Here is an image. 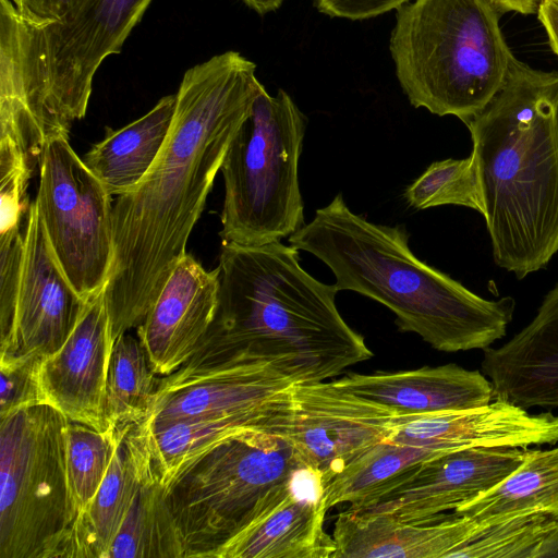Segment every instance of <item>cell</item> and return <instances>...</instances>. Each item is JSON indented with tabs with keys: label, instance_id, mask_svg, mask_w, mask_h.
<instances>
[{
	"label": "cell",
	"instance_id": "obj_36",
	"mask_svg": "<svg viewBox=\"0 0 558 558\" xmlns=\"http://www.w3.org/2000/svg\"><path fill=\"white\" fill-rule=\"evenodd\" d=\"M536 15L545 31L549 48L558 58V0H543Z\"/></svg>",
	"mask_w": 558,
	"mask_h": 558
},
{
	"label": "cell",
	"instance_id": "obj_3",
	"mask_svg": "<svg viewBox=\"0 0 558 558\" xmlns=\"http://www.w3.org/2000/svg\"><path fill=\"white\" fill-rule=\"evenodd\" d=\"M290 245L322 260L339 291L388 307L402 331L442 352L486 350L505 337L515 308L511 296L487 300L418 259L403 226L354 214L341 194L289 236Z\"/></svg>",
	"mask_w": 558,
	"mask_h": 558
},
{
	"label": "cell",
	"instance_id": "obj_17",
	"mask_svg": "<svg viewBox=\"0 0 558 558\" xmlns=\"http://www.w3.org/2000/svg\"><path fill=\"white\" fill-rule=\"evenodd\" d=\"M439 454L475 447H520L558 444V415L530 413L507 401L423 415L396 416L388 438Z\"/></svg>",
	"mask_w": 558,
	"mask_h": 558
},
{
	"label": "cell",
	"instance_id": "obj_4",
	"mask_svg": "<svg viewBox=\"0 0 558 558\" xmlns=\"http://www.w3.org/2000/svg\"><path fill=\"white\" fill-rule=\"evenodd\" d=\"M218 268V312L205 341L277 365L296 383L324 381L373 356L340 315L335 284L304 270L294 246L222 243Z\"/></svg>",
	"mask_w": 558,
	"mask_h": 558
},
{
	"label": "cell",
	"instance_id": "obj_19",
	"mask_svg": "<svg viewBox=\"0 0 558 558\" xmlns=\"http://www.w3.org/2000/svg\"><path fill=\"white\" fill-rule=\"evenodd\" d=\"M327 511L319 480L310 472L278 505L206 558H332L336 545L324 530Z\"/></svg>",
	"mask_w": 558,
	"mask_h": 558
},
{
	"label": "cell",
	"instance_id": "obj_26",
	"mask_svg": "<svg viewBox=\"0 0 558 558\" xmlns=\"http://www.w3.org/2000/svg\"><path fill=\"white\" fill-rule=\"evenodd\" d=\"M186 547L155 465L143 478L107 558H183Z\"/></svg>",
	"mask_w": 558,
	"mask_h": 558
},
{
	"label": "cell",
	"instance_id": "obj_37",
	"mask_svg": "<svg viewBox=\"0 0 558 558\" xmlns=\"http://www.w3.org/2000/svg\"><path fill=\"white\" fill-rule=\"evenodd\" d=\"M499 13L536 14L543 0H490Z\"/></svg>",
	"mask_w": 558,
	"mask_h": 558
},
{
	"label": "cell",
	"instance_id": "obj_14",
	"mask_svg": "<svg viewBox=\"0 0 558 558\" xmlns=\"http://www.w3.org/2000/svg\"><path fill=\"white\" fill-rule=\"evenodd\" d=\"M527 450L475 447L442 453L421 463L373 502L347 509L390 513L409 523H434L502 482L522 463Z\"/></svg>",
	"mask_w": 558,
	"mask_h": 558
},
{
	"label": "cell",
	"instance_id": "obj_10",
	"mask_svg": "<svg viewBox=\"0 0 558 558\" xmlns=\"http://www.w3.org/2000/svg\"><path fill=\"white\" fill-rule=\"evenodd\" d=\"M35 202L62 270L77 293L92 300L105 289L112 263V196L69 137L47 142Z\"/></svg>",
	"mask_w": 558,
	"mask_h": 558
},
{
	"label": "cell",
	"instance_id": "obj_8",
	"mask_svg": "<svg viewBox=\"0 0 558 558\" xmlns=\"http://www.w3.org/2000/svg\"><path fill=\"white\" fill-rule=\"evenodd\" d=\"M307 473L291 445L268 430L248 428L222 441L168 490L186 557L206 558Z\"/></svg>",
	"mask_w": 558,
	"mask_h": 558
},
{
	"label": "cell",
	"instance_id": "obj_30",
	"mask_svg": "<svg viewBox=\"0 0 558 558\" xmlns=\"http://www.w3.org/2000/svg\"><path fill=\"white\" fill-rule=\"evenodd\" d=\"M96 429L73 421L63 428L66 482L71 511L75 521L96 495L123 433ZM73 521V523H74ZM71 529V527H70Z\"/></svg>",
	"mask_w": 558,
	"mask_h": 558
},
{
	"label": "cell",
	"instance_id": "obj_7",
	"mask_svg": "<svg viewBox=\"0 0 558 558\" xmlns=\"http://www.w3.org/2000/svg\"><path fill=\"white\" fill-rule=\"evenodd\" d=\"M307 119L291 96L264 87L232 138L220 171L222 243L260 246L304 223L299 160Z\"/></svg>",
	"mask_w": 558,
	"mask_h": 558
},
{
	"label": "cell",
	"instance_id": "obj_34",
	"mask_svg": "<svg viewBox=\"0 0 558 558\" xmlns=\"http://www.w3.org/2000/svg\"><path fill=\"white\" fill-rule=\"evenodd\" d=\"M411 0H313L318 12L330 17L361 21L385 14Z\"/></svg>",
	"mask_w": 558,
	"mask_h": 558
},
{
	"label": "cell",
	"instance_id": "obj_35",
	"mask_svg": "<svg viewBox=\"0 0 558 558\" xmlns=\"http://www.w3.org/2000/svg\"><path fill=\"white\" fill-rule=\"evenodd\" d=\"M77 0H10L16 12L25 20L45 23L58 20Z\"/></svg>",
	"mask_w": 558,
	"mask_h": 558
},
{
	"label": "cell",
	"instance_id": "obj_28",
	"mask_svg": "<svg viewBox=\"0 0 558 558\" xmlns=\"http://www.w3.org/2000/svg\"><path fill=\"white\" fill-rule=\"evenodd\" d=\"M519 511L558 514V446L529 449L508 477L453 512L485 519Z\"/></svg>",
	"mask_w": 558,
	"mask_h": 558
},
{
	"label": "cell",
	"instance_id": "obj_22",
	"mask_svg": "<svg viewBox=\"0 0 558 558\" xmlns=\"http://www.w3.org/2000/svg\"><path fill=\"white\" fill-rule=\"evenodd\" d=\"M153 466L141 423L125 426L96 495L68 533L63 557L107 558L137 489Z\"/></svg>",
	"mask_w": 558,
	"mask_h": 558
},
{
	"label": "cell",
	"instance_id": "obj_23",
	"mask_svg": "<svg viewBox=\"0 0 558 558\" xmlns=\"http://www.w3.org/2000/svg\"><path fill=\"white\" fill-rule=\"evenodd\" d=\"M177 96L162 97L130 124L110 130L83 156L84 163L111 196L133 190L158 157L171 128Z\"/></svg>",
	"mask_w": 558,
	"mask_h": 558
},
{
	"label": "cell",
	"instance_id": "obj_29",
	"mask_svg": "<svg viewBox=\"0 0 558 558\" xmlns=\"http://www.w3.org/2000/svg\"><path fill=\"white\" fill-rule=\"evenodd\" d=\"M159 378L138 337L129 331L113 343L105 397L107 428L144 421L150 411Z\"/></svg>",
	"mask_w": 558,
	"mask_h": 558
},
{
	"label": "cell",
	"instance_id": "obj_31",
	"mask_svg": "<svg viewBox=\"0 0 558 558\" xmlns=\"http://www.w3.org/2000/svg\"><path fill=\"white\" fill-rule=\"evenodd\" d=\"M404 198L415 209L454 205L484 215L481 182L473 155L433 162L407 187Z\"/></svg>",
	"mask_w": 558,
	"mask_h": 558
},
{
	"label": "cell",
	"instance_id": "obj_21",
	"mask_svg": "<svg viewBox=\"0 0 558 558\" xmlns=\"http://www.w3.org/2000/svg\"><path fill=\"white\" fill-rule=\"evenodd\" d=\"M475 520L453 512L434 523H409L385 512L345 509L335 521L332 558H448Z\"/></svg>",
	"mask_w": 558,
	"mask_h": 558
},
{
	"label": "cell",
	"instance_id": "obj_18",
	"mask_svg": "<svg viewBox=\"0 0 558 558\" xmlns=\"http://www.w3.org/2000/svg\"><path fill=\"white\" fill-rule=\"evenodd\" d=\"M481 367L496 400L526 410L558 407V282L524 328L484 350Z\"/></svg>",
	"mask_w": 558,
	"mask_h": 558
},
{
	"label": "cell",
	"instance_id": "obj_32",
	"mask_svg": "<svg viewBox=\"0 0 558 558\" xmlns=\"http://www.w3.org/2000/svg\"><path fill=\"white\" fill-rule=\"evenodd\" d=\"M24 257V229L0 230V338L12 325Z\"/></svg>",
	"mask_w": 558,
	"mask_h": 558
},
{
	"label": "cell",
	"instance_id": "obj_24",
	"mask_svg": "<svg viewBox=\"0 0 558 558\" xmlns=\"http://www.w3.org/2000/svg\"><path fill=\"white\" fill-rule=\"evenodd\" d=\"M276 397L258 409L236 414L160 424L140 422L160 483L169 490L189 468L222 441L248 428L267 430Z\"/></svg>",
	"mask_w": 558,
	"mask_h": 558
},
{
	"label": "cell",
	"instance_id": "obj_25",
	"mask_svg": "<svg viewBox=\"0 0 558 558\" xmlns=\"http://www.w3.org/2000/svg\"><path fill=\"white\" fill-rule=\"evenodd\" d=\"M440 456L423 447L383 440L341 472L320 485V498L327 510L341 504L348 509L366 506L402 481L428 459Z\"/></svg>",
	"mask_w": 558,
	"mask_h": 558
},
{
	"label": "cell",
	"instance_id": "obj_27",
	"mask_svg": "<svg viewBox=\"0 0 558 558\" xmlns=\"http://www.w3.org/2000/svg\"><path fill=\"white\" fill-rule=\"evenodd\" d=\"M474 520L470 537L448 558H558L556 513L519 511Z\"/></svg>",
	"mask_w": 558,
	"mask_h": 558
},
{
	"label": "cell",
	"instance_id": "obj_1",
	"mask_svg": "<svg viewBox=\"0 0 558 558\" xmlns=\"http://www.w3.org/2000/svg\"><path fill=\"white\" fill-rule=\"evenodd\" d=\"M264 87L256 64L232 50L184 73L158 157L112 202L113 257L104 292L114 340L143 323L186 253L228 147Z\"/></svg>",
	"mask_w": 558,
	"mask_h": 558
},
{
	"label": "cell",
	"instance_id": "obj_9",
	"mask_svg": "<svg viewBox=\"0 0 558 558\" xmlns=\"http://www.w3.org/2000/svg\"><path fill=\"white\" fill-rule=\"evenodd\" d=\"M54 408L35 404L0 418V558H57L73 515L63 428Z\"/></svg>",
	"mask_w": 558,
	"mask_h": 558
},
{
	"label": "cell",
	"instance_id": "obj_6",
	"mask_svg": "<svg viewBox=\"0 0 558 558\" xmlns=\"http://www.w3.org/2000/svg\"><path fill=\"white\" fill-rule=\"evenodd\" d=\"M490 0H413L396 10L389 51L410 104L464 124L504 85L514 54Z\"/></svg>",
	"mask_w": 558,
	"mask_h": 558
},
{
	"label": "cell",
	"instance_id": "obj_38",
	"mask_svg": "<svg viewBox=\"0 0 558 558\" xmlns=\"http://www.w3.org/2000/svg\"><path fill=\"white\" fill-rule=\"evenodd\" d=\"M246 7L259 15L278 10L284 0H241Z\"/></svg>",
	"mask_w": 558,
	"mask_h": 558
},
{
	"label": "cell",
	"instance_id": "obj_15",
	"mask_svg": "<svg viewBox=\"0 0 558 558\" xmlns=\"http://www.w3.org/2000/svg\"><path fill=\"white\" fill-rule=\"evenodd\" d=\"M114 338L104 290L88 301L63 344L39 361L38 398L66 420L107 429L105 397Z\"/></svg>",
	"mask_w": 558,
	"mask_h": 558
},
{
	"label": "cell",
	"instance_id": "obj_5",
	"mask_svg": "<svg viewBox=\"0 0 558 558\" xmlns=\"http://www.w3.org/2000/svg\"><path fill=\"white\" fill-rule=\"evenodd\" d=\"M153 0H77L58 20L0 0V144L35 168L47 142L85 117L100 64L120 53Z\"/></svg>",
	"mask_w": 558,
	"mask_h": 558
},
{
	"label": "cell",
	"instance_id": "obj_2",
	"mask_svg": "<svg viewBox=\"0 0 558 558\" xmlns=\"http://www.w3.org/2000/svg\"><path fill=\"white\" fill-rule=\"evenodd\" d=\"M465 125L494 260L523 279L558 252V72L514 56L504 85Z\"/></svg>",
	"mask_w": 558,
	"mask_h": 558
},
{
	"label": "cell",
	"instance_id": "obj_12",
	"mask_svg": "<svg viewBox=\"0 0 558 558\" xmlns=\"http://www.w3.org/2000/svg\"><path fill=\"white\" fill-rule=\"evenodd\" d=\"M295 383L277 365L205 341L181 367L160 376L144 421L160 424L252 411Z\"/></svg>",
	"mask_w": 558,
	"mask_h": 558
},
{
	"label": "cell",
	"instance_id": "obj_33",
	"mask_svg": "<svg viewBox=\"0 0 558 558\" xmlns=\"http://www.w3.org/2000/svg\"><path fill=\"white\" fill-rule=\"evenodd\" d=\"M38 363L0 365V418L22 408L40 404L36 380Z\"/></svg>",
	"mask_w": 558,
	"mask_h": 558
},
{
	"label": "cell",
	"instance_id": "obj_16",
	"mask_svg": "<svg viewBox=\"0 0 558 558\" xmlns=\"http://www.w3.org/2000/svg\"><path fill=\"white\" fill-rule=\"evenodd\" d=\"M219 268L206 270L191 254L175 264L136 328L151 368L167 376L203 345L219 305Z\"/></svg>",
	"mask_w": 558,
	"mask_h": 558
},
{
	"label": "cell",
	"instance_id": "obj_11",
	"mask_svg": "<svg viewBox=\"0 0 558 558\" xmlns=\"http://www.w3.org/2000/svg\"><path fill=\"white\" fill-rule=\"evenodd\" d=\"M396 416L333 380L295 383L276 397L267 430L291 445L320 486L388 439Z\"/></svg>",
	"mask_w": 558,
	"mask_h": 558
},
{
	"label": "cell",
	"instance_id": "obj_13",
	"mask_svg": "<svg viewBox=\"0 0 558 558\" xmlns=\"http://www.w3.org/2000/svg\"><path fill=\"white\" fill-rule=\"evenodd\" d=\"M87 303L58 263L34 201L24 226V257L14 317L8 333L0 338V365L39 362L56 352Z\"/></svg>",
	"mask_w": 558,
	"mask_h": 558
},
{
	"label": "cell",
	"instance_id": "obj_20",
	"mask_svg": "<svg viewBox=\"0 0 558 558\" xmlns=\"http://www.w3.org/2000/svg\"><path fill=\"white\" fill-rule=\"evenodd\" d=\"M333 381L398 416L472 409L495 400L493 384L483 373L457 364L350 374Z\"/></svg>",
	"mask_w": 558,
	"mask_h": 558
}]
</instances>
